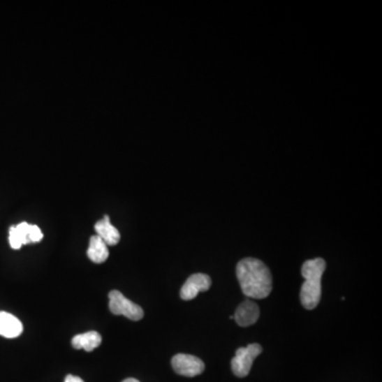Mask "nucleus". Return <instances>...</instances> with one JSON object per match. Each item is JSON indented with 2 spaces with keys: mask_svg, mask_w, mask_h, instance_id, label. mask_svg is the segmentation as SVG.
<instances>
[{
  "mask_svg": "<svg viewBox=\"0 0 382 382\" xmlns=\"http://www.w3.org/2000/svg\"><path fill=\"white\" fill-rule=\"evenodd\" d=\"M87 256L93 263H102L108 258V245L101 238L96 235L89 240V248L87 250Z\"/></svg>",
  "mask_w": 382,
  "mask_h": 382,
  "instance_id": "obj_12",
  "label": "nucleus"
},
{
  "mask_svg": "<svg viewBox=\"0 0 382 382\" xmlns=\"http://www.w3.org/2000/svg\"><path fill=\"white\" fill-rule=\"evenodd\" d=\"M110 310L115 316H124L132 321H140L144 318V310L128 300L122 292L113 290L108 294Z\"/></svg>",
  "mask_w": 382,
  "mask_h": 382,
  "instance_id": "obj_3",
  "label": "nucleus"
},
{
  "mask_svg": "<svg viewBox=\"0 0 382 382\" xmlns=\"http://www.w3.org/2000/svg\"><path fill=\"white\" fill-rule=\"evenodd\" d=\"M260 316L258 305L254 302L244 301L238 306L234 314V320L241 327H248L255 324Z\"/></svg>",
  "mask_w": 382,
  "mask_h": 382,
  "instance_id": "obj_8",
  "label": "nucleus"
},
{
  "mask_svg": "<svg viewBox=\"0 0 382 382\" xmlns=\"http://www.w3.org/2000/svg\"><path fill=\"white\" fill-rule=\"evenodd\" d=\"M122 382H140L138 379H135V378H128V379L124 380Z\"/></svg>",
  "mask_w": 382,
  "mask_h": 382,
  "instance_id": "obj_14",
  "label": "nucleus"
},
{
  "mask_svg": "<svg viewBox=\"0 0 382 382\" xmlns=\"http://www.w3.org/2000/svg\"><path fill=\"white\" fill-rule=\"evenodd\" d=\"M237 279L241 290L251 298H265L272 291V274L269 267L255 258H245L239 261L236 269Z\"/></svg>",
  "mask_w": 382,
  "mask_h": 382,
  "instance_id": "obj_1",
  "label": "nucleus"
},
{
  "mask_svg": "<svg viewBox=\"0 0 382 382\" xmlns=\"http://www.w3.org/2000/svg\"><path fill=\"white\" fill-rule=\"evenodd\" d=\"M97 236L105 242L106 245H116L120 240V233L110 221V216H104L103 219L95 224Z\"/></svg>",
  "mask_w": 382,
  "mask_h": 382,
  "instance_id": "obj_10",
  "label": "nucleus"
},
{
  "mask_svg": "<svg viewBox=\"0 0 382 382\" xmlns=\"http://www.w3.org/2000/svg\"><path fill=\"white\" fill-rule=\"evenodd\" d=\"M42 239L43 233L41 228L27 222L10 228L9 242L14 250H20L24 244L40 242Z\"/></svg>",
  "mask_w": 382,
  "mask_h": 382,
  "instance_id": "obj_5",
  "label": "nucleus"
},
{
  "mask_svg": "<svg viewBox=\"0 0 382 382\" xmlns=\"http://www.w3.org/2000/svg\"><path fill=\"white\" fill-rule=\"evenodd\" d=\"M64 382H85L80 377L73 375H67Z\"/></svg>",
  "mask_w": 382,
  "mask_h": 382,
  "instance_id": "obj_13",
  "label": "nucleus"
},
{
  "mask_svg": "<svg viewBox=\"0 0 382 382\" xmlns=\"http://www.w3.org/2000/svg\"><path fill=\"white\" fill-rule=\"evenodd\" d=\"M261 351L263 348L257 343L237 349L236 355L232 360L233 373L239 378L247 377L252 369L253 362Z\"/></svg>",
  "mask_w": 382,
  "mask_h": 382,
  "instance_id": "obj_4",
  "label": "nucleus"
},
{
  "mask_svg": "<svg viewBox=\"0 0 382 382\" xmlns=\"http://www.w3.org/2000/svg\"><path fill=\"white\" fill-rule=\"evenodd\" d=\"M102 338L99 332H89L85 334L77 335L73 337V346L75 349H85L87 351H93L101 344Z\"/></svg>",
  "mask_w": 382,
  "mask_h": 382,
  "instance_id": "obj_11",
  "label": "nucleus"
},
{
  "mask_svg": "<svg viewBox=\"0 0 382 382\" xmlns=\"http://www.w3.org/2000/svg\"><path fill=\"white\" fill-rule=\"evenodd\" d=\"M175 373L185 377H196L201 375L205 369L203 361L196 356L186 355V353H177L171 361Z\"/></svg>",
  "mask_w": 382,
  "mask_h": 382,
  "instance_id": "obj_6",
  "label": "nucleus"
},
{
  "mask_svg": "<svg viewBox=\"0 0 382 382\" xmlns=\"http://www.w3.org/2000/svg\"><path fill=\"white\" fill-rule=\"evenodd\" d=\"M22 324L13 314L0 311V336L8 339L17 338L22 335Z\"/></svg>",
  "mask_w": 382,
  "mask_h": 382,
  "instance_id": "obj_9",
  "label": "nucleus"
},
{
  "mask_svg": "<svg viewBox=\"0 0 382 382\" xmlns=\"http://www.w3.org/2000/svg\"><path fill=\"white\" fill-rule=\"evenodd\" d=\"M325 269L326 263L322 258L305 261L302 265V275L305 281L301 288V302L306 309H314L320 303L322 294L321 279Z\"/></svg>",
  "mask_w": 382,
  "mask_h": 382,
  "instance_id": "obj_2",
  "label": "nucleus"
},
{
  "mask_svg": "<svg viewBox=\"0 0 382 382\" xmlns=\"http://www.w3.org/2000/svg\"><path fill=\"white\" fill-rule=\"evenodd\" d=\"M212 286V279L208 275L203 273L191 275L188 277L186 283L184 284L181 289V298L184 301H191L197 297L200 292H205L210 290Z\"/></svg>",
  "mask_w": 382,
  "mask_h": 382,
  "instance_id": "obj_7",
  "label": "nucleus"
}]
</instances>
